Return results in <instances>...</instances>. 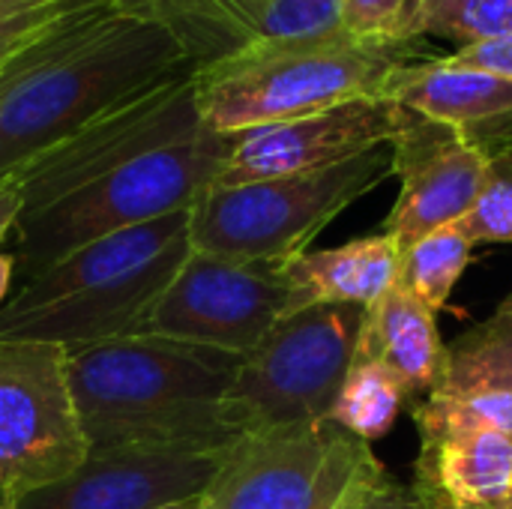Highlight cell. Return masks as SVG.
<instances>
[{
	"label": "cell",
	"instance_id": "52a82bcc",
	"mask_svg": "<svg viewBox=\"0 0 512 509\" xmlns=\"http://www.w3.org/2000/svg\"><path fill=\"white\" fill-rule=\"evenodd\" d=\"M360 330V306H306L279 318L243 357L225 396L231 426L246 438L264 429L330 420L354 366Z\"/></svg>",
	"mask_w": 512,
	"mask_h": 509
},
{
	"label": "cell",
	"instance_id": "d590c367",
	"mask_svg": "<svg viewBox=\"0 0 512 509\" xmlns=\"http://www.w3.org/2000/svg\"><path fill=\"white\" fill-rule=\"evenodd\" d=\"M510 509H512V504H510Z\"/></svg>",
	"mask_w": 512,
	"mask_h": 509
},
{
	"label": "cell",
	"instance_id": "4316f807",
	"mask_svg": "<svg viewBox=\"0 0 512 509\" xmlns=\"http://www.w3.org/2000/svg\"><path fill=\"white\" fill-rule=\"evenodd\" d=\"M342 30L345 27L339 0H270L261 18L258 39H306Z\"/></svg>",
	"mask_w": 512,
	"mask_h": 509
},
{
	"label": "cell",
	"instance_id": "f1b7e54d",
	"mask_svg": "<svg viewBox=\"0 0 512 509\" xmlns=\"http://www.w3.org/2000/svg\"><path fill=\"white\" fill-rule=\"evenodd\" d=\"M339 509H423V504L417 501L414 489L393 480L384 465L372 459L351 483Z\"/></svg>",
	"mask_w": 512,
	"mask_h": 509
},
{
	"label": "cell",
	"instance_id": "8d00e7d4",
	"mask_svg": "<svg viewBox=\"0 0 512 509\" xmlns=\"http://www.w3.org/2000/svg\"><path fill=\"white\" fill-rule=\"evenodd\" d=\"M336 509H339V507H336Z\"/></svg>",
	"mask_w": 512,
	"mask_h": 509
},
{
	"label": "cell",
	"instance_id": "3957f363",
	"mask_svg": "<svg viewBox=\"0 0 512 509\" xmlns=\"http://www.w3.org/2000/svg\"><path fill=\"white\" fill-rule=\"evenodd\" d=\"M189 210L87 243L18 282L0 306V342L81 351L135 336L192 255Z\"/></svg>",
	"mask_w": 512,
	"mask_h": 509
},
{
	"label": "cell",
	"instance_id": "ba28073f",
	"mask_svg": "<svg viewBox=\"0 0 512 509\" xmlns=\"http://www.w3.org/2000/svg\"><path fill=\"white\" fill-rule=\"evenodd\" d=\"M87 453L69 351L51 342H0V504L60 483Z\"/></svg>",
	"mask_w": 512,
	"mask_h": 509
},
{
	"label": "cell",
	"instance_id": "6da1fadb",
	"mask_svg": "<svg viewBox=\"0 0 512 509\" xmlns=\"http://www.w3.org/2000/svg\"><path fill=\"white\" fill-rule=\"evenodd\" d=\"M195 66L177 39L111 6H75L0 66V180L123 99Z\"/></svg>",
	"mask_w": 512,
	"mask_h": 509
},
{
	"label": "cell",
	"instance_id": "83f0119b",
	"mask_svg": "<svg viewBox=\"0 0 512 509\" xmlns=\"http://www.w3.org/2000/svg\"><path fill=\"white\" fill-rule=\"evenodd\" d=\"M66 9V0H0V66Z\"/></svg>",
	"mask_w": 512,
	"mask_h": 509
},
{
	"label": "cell",
	"instance_id": "e575fe53",
	"mask_svg": "<svg viewBox=\"0 0 512 509\" xmlns=\"http://www.w3.org/2000/svg\"><path fill=\"white\" fill-rule=\"evenodd\" d=\"M0 509H15V504H0Z\"/></svg>",
	"mask_w": 512,
	"mask_h": 509
},
{
	"label": "cell",
	"instance_id": "9c48e42d",
	"mask_svg": "<svg viewBox=\"0 0 512 509\" xmlns=\"http://www.w3.org/2000/svg\"><path fill=\"white\" fill-rule=\"evenodd\" d=\"M372 459L330 420L252 432L228 450L201 509H336Z\"/></svg>",
	"mask_w": 512,
	"mask_h": 509
},
{
	"label": "cell",
	"instance_id": "5b68a950",
	"mask_svg": "<svg viewBox=\"0 0 512 509\" xmlns=\"http://www.w3.org/2000/svg\"><path fill=\"white\" fill-rule=\"evenodd\" d=\"M231 135L201 126L15 222V279L27 282L69 252L189 210L222 174Z\"/></svg>",
	"mask_w": 512,
	"mask_h": 509
},
{
	"label": "cell",
	"instance_id": "ac0fdd59",
	"mask_svg": "<svg viewBox=\"0 0 512 509\" xmlns=\"http://www.w3.org/2000/svg\"><path fill=\"white\" fill-rule=\"evenodd\" d=\"M447 345L435 327V312L405 288L393 285L363 309L357 360H375L402 378L408 393H432L441 381Z\"/></svg>",
	"mask_w": 512,
	"mask_h": 509
},
{
	"label": "cell",
	"instance_id": "d6986e66",
	"mask_svg": "<svg viewBox=\"0 0 512 509\" xmlns=\"http://www.w3.org/2000/svg\"><path fill=\"white\" fill-rule=\"evenodd\" d=\"M93 3L165 27L195 69L255 42L270 6V0H66L69 9Z\"/></svg>",
	"mask_w": 512,
	"mask_h": 509
},
{
	"label": "cell",
	"instance_id": "e0dca14e",
	"mask_svg": "<svg viewBox=\"0 0 512 509\" xmlns=\"http://www.w3.org/2000/svg\"><path fill=\"white\" fill-rule=\"evenodd\" d=\"M399 258L390 237L372 234L336 249L303 252L279 264V273L291 294V312L306 306L369 309L399 282Z\"/></svg>",
	"mask_w": 512,
	"mask_h": 509
},
{
	"label": "cell",
	"instance_id": "4dcf8cb0",
	"mask_svg": "<svg viewBox=\"0 0 512 509\" xmlns=\"http://www.w3.org/2000/svg\"><path fill=\"white\" fill-rule=\"evenodd\" d=\"M24 210V192L15 174L0 180V243L9 231H15V222Z\"/></svg>",
	"mask_w": 512,
	"mask_h": 509
},
{
	"label": "cell",
	"instance_id": "7a4b0ae2",
	"mask_svg": "<svg viewBox=\"0 0 512 509\" xmlns=\"http://www.w3.org/2000/svg\"><path fill=\"white\" fill-rule=\"evenodd\" d=\"M243 354L129 336L69 351V384L90 453L120 447L228 450L243 435L225 396Z\"/></svg>",
	"mask_w": 512,
	"mask_h": 509
},
{
	"label": "cell",
	"instance_id": "7c38bea8",
	"mask_svg": "<svg viewBox=\"0 0 512 509\" xmlns=\"http://www.w3.org/2000/svg\"><path fill=\"white\" fill-rule=\"evenodd\" d=\"M390 144L402 189L381 234L405 252L420 237L468 216L489 159L456 126L405 105H399V129Z\"/></svg>",
	"mask_w": 512,
	"mask_h": 509
},
{
	"label": "cell",
	"instance_id": "cb8c5ba5",
	"mask_svg": "<svg viewBox=\"0 0 512 509\" xmlns=\"http://www.w3.org/2000/svg\"><path fill=\"white\" fill-rule=\"evenodd\" d=\"M420 36H441L459 48L512 36V0H423Z\"/></svg>",
	"mask_w": 512,
	"mask_h": 509
},
{
	"label": "cell",
	"instance_id": "5bb4252c",
	"mask_svg": "<svg viewBox=\"0 0 512 509\" xmlns=\"http://www.w3.org/2000/svg\"><path fill=\"white\" fill-rule=\"evenodd\" d=\"M228 450L120 447L87 453L81 468L30 492L15 509H162L204 498Z\"/></svg>",
	"mask_w": 512,
	"mask_h": 509
},
{
	"label": "cell",
	"instance_id": "603a6c76",
	"mask_svg": "<svg viewBox=\"0 0 512 509\" xmlns=\"http://www.w3.org/2000/svg\"><path fill=\"white\" fill-rule=\"evenodd\" d=\"M414 423L420 438H435L447 432H504L512 435V396L510 393H462L444 396L432 393L417 411Z\"/></svg>",
	"mask_w": 512,
	"mask_h": 509
},
{
	"label": "cell",
	"instance_id": "7402d4cb",
	"mask_svg": "<svg viewBox=\"0 0 512 509\" xmlns=\"http://www.w3.org/2000/svg\"><path fill=\"white\" fill-rule=\"evenodd\" d=\"M474 246L477 243L462 228V222L444 225L402 252L396 285L417 297L426 309L438 312L447 306L456 282L468 270Z\"/></svg>",
	"mask_w": 512,
	"mask_h": 509
},
{
	"label": "cell",
	"instance_id": "8fae6325",
	"mask_svg": "<svg viewBox=\"0 0 512 509\" xmlns=\"http://www.w3.org/2000/svg\"><path fill=\"white\" fill-rule=\"evenodd\" d=\"M288 312L291 294L279 267L192 249L135 336H162L246 357Z\"/></svg>",
	"mask_w": 512,
	"mask_h": 509
},
{
	"label": "cell",
	"instance_id": "30bf717a",
	"mask_svg": "<svg viewBox=\"0 0 512 509\" xmlns=\"http://www.w3.org/2000/svg\"><path fill=\"white\" fill-rule=\"evenodd\" d=\"M204 126L195 99V69L147 87L108 108L69 138L24 162L15 177L24 192L21 216L39 213L84 183ZM18 216V219H21Z\"/></svg>",
	"mask_w": 512,
	"mask_h": 509
},
{
	"label": "cell",
	"instance_id": "277c9868",
	"mask_svg": "<svg viewBox=\"0 0 512 509\" xmlns=\"http://www.w3.org/2000/svg\"><path fill=\"white\" fill-rule=\"evenodd\" d=\"M420 57L417 45H372L351 33L258 39L195 69L204 126L231 135L327 111L354 99H384L390 78Z\"/></svg>",
	"mask_w": 512,
	"mask_h": 509
},
{
	"label": "cell",
	"instance_id": "9a60e30c",
	"mask_svg": "<svg viewBox=\"0 0 512 509\" xmlns=\"http://www.w3.org/2000/svg\"><path fill=\"white\" fill-rule=\"evenodd\" d=\"M384 99L456 126L486 159L512 147V78L432 57L402 66Z\"/></svg>",
	"mask_w": 512,
	"mask_h": 509
},
{
	"label": "cell",
	"instance_id": "d4e9b609",
	"mask_svg": "<svg viewBox=\"0 0 512 509\" xmlns=\"http://www.w3.org/2000/svg\"><path fill=\"white\" fill-rule=\"evenodd\" d=\"M342 27L372 45H417L423 0H339Z\"/></svg>",
	"mask_w": 512,
	"mask_h": 509
},
{
	"label": "cell",
	"instance_id": "2e32d148",
	"mask_svg": "<svg viewBox=\"0 0 512 509\" xmlns=\"http://www.w3.org/2000/svg\"><path fill=\"white\" fill-rule=\"evenodd\" d=\"M411 489L423 509H510L512 435L477 429L420 438Z\"/></svg>",
	"mask_w": 512,
	"mask_h": 509
},
{
	"label": "cell",
	"instance_id": "4fadbf2b",
	"mask_svg": "<svg viewBox=\"0 0 512 509\" xmlns=\"http://www.w3.org/2000/svg\"><path fill=\"white\" fill-rule=\"evenodd\" d=\"M396 129L399 102L354 99L306 117L231 132V150L213 186H243L330 168L390 144Z\"/></svg>",
	"mask_w": 512,
	"mask_h": 509
},
{
	"label": "cell",
	"instance_id": "8992f818",
	"mask_svg": "<svg viewBox=\"0 0 512 509\" xmlns=\"http://www.w3.org/2000/svg\"><path fill=\"white\" fill-rule=\"evenodd\" d=\"M390 174L393 144H381L318 171L210 186L189 210V243L195 252L279 267L309 252L315 234Z\"/></svg>",
	"mask_w": 512,
	"mask_h": 509
},
{
	"label": "cell",
	"instance_id": "484cf974",
	"mask_svg": "<svg viewBox=\"0 0 512 509\" xmlns=\"http://www.w3.org/2000/svg\"><path fill=\"white\" fill-rule=\"evenodd\" d=\"M462 228L474 243H512V147L489 159L483 186Z\"/></svg>",
	"mask_w": 512,
	"mask_h": 509
},
{
	"label": "cell",
	"instance_id": "f546056e",
	"mask_svg": "<svg viewBox=\"0 0 512 509\" xmlns=\"http://www.w3.org/2000/svg\"><path fill=\"white\" fill-rule=\"evenodd\" d=\"M444 60L450 66H462V69H477V72H492V75H501V78H512V36L471 42V45L459 48L456 54H450Z\"/></svg>",
	"mask_w": 512,
	"mask_h": 509
},
{
	"label": "cell",
	"instance_id": "d6a6232c",
	"mask_svg": "<svg viewBox=\"0 0 512 509\" xmlns=\"http://www.w3.org/2000/svg\"><path fill=\"white\" fill-rule=\"evenodd\" d=\"M204 507V498H192V501H180V504H171V507L162 509H201Z\"/></svg>",
	"mask_w": 512,
	"mask_h": 509
},
{
	"label": "cell",
	"instance_id": "1f68e13d",
	"mask_svg": "<svg viewBox=\"0 0 512 509\" xmlns=\"http://www.w3.org/2000/svg\"><path fill=\"white\" fill-rule=\"evenodd\" d=\"M12 282H15V258L6 255V252H0V306L9 300Z\"/></svg>",
	"mask_w": 512,
	"mask_h": 509
},
{
	"label": "cell",
	"instance_id": "44dd1931",
	"mask_svg": "<svg viewBox=\"0 0 512 509\" xmlns=\"http://www.w3.org/2000/svg\"><path fill=\"white\" fill-rule=\"evenodd\" d=\"M408 396L411 393L402 384V378L393 375L387 366L354 357V366L330 411V423L372 444L396 426Z\"/></svg>",
	"mask_w": 512,
	"mask_h": 509
},
{
	"label": "cell",
	"instance_id": "836d02e7",
	"mask_svg": "<svg viewBox=\"0 0 512 509\" xmlns=\"http://www.w3.org/2000/svg\"><path fill=\"white\" fill-rule=\"evenodd\" d=\"M501 312H504V315H510V318H512V294L507 297V300H504V303H501Z\"/></svg>",
	"mask_w": 512,
	"mask_h": 509
},
{
	"label": "cell",
	"instance_id": "ffe728a7",
	"mask_svg": "<svg viewBox=\"0 0 512 509\" xmlns=\"http://www.w3.org/2000/svg\"><path fill=\"white\" fill-rule=\"evenodd\" d=\"M432 393H510L512 396V318L501 309L447 345L441 381ZM429 393V396H432Z\"/></svg>",
	"mask_w": 512,
	"mask_h": 509
}]
</instances>
